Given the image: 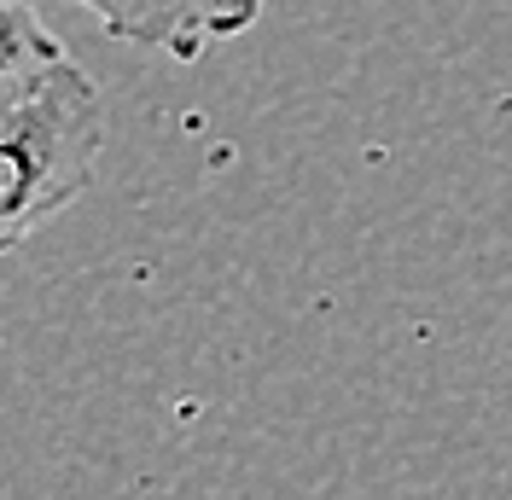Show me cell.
<instances>
[{"label": "cell", "instance_id": "cell-2", "mask_svg": "<svg viewBox=\"0 0 512 500\" xmlns=\"http://www.w3.org/2000/svg\"><path fill=\"white\" fill-rule=\"evenodd\" d=\"M76 6L94 12L111 41L163 53L175 64L204 59L222 41H239L262 18V0H76Z\"/></svg>", "mask_w": 512, "mask_h": 500}, {"label": "cell", "instance_id": "cell-1", "mask_svg": "<svg viewBox=\"0 0 512 500\" xmlns=\"http://www.w3.org/2000/svg\"><path fill=\"white\" fill-rule=\"evenodd\" d=\"M99 146L105 94L76 59L47 88L0 105V250L30 239L94 187Z\"/></svg>", "mask_w": 512, "mask_h": 500}, {"label": "cell", "instance_id": "cell-3", "mask_svg": "<svg viewBox=\"0 0 512 500\" xmlns=\"http://www.w3.org/2000/svg\"><path fill=\"white\" fill-rule=\"evenodd\" d=\"M70 64V47L47 30L35 0H0V105L47 88Z\"/></svg>", "mask_w": 512, "mask_h": 500}]
</instances>
